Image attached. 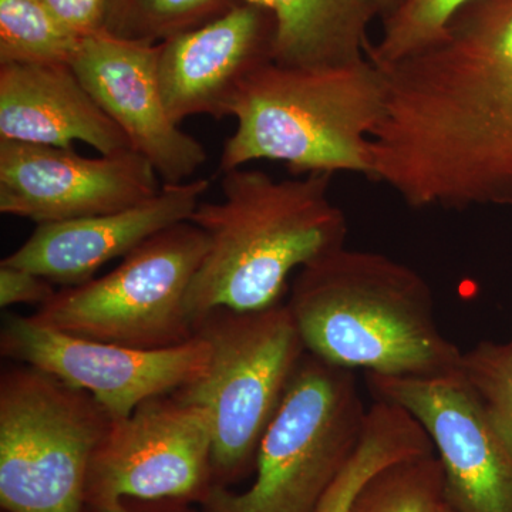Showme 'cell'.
<instances>
[{"instance_id": "obj_1", "label": "cell", "mask_w": 512, "mask_h": 512, "mask_svg": "<svg viewBox=\"0 0 512 512\" xmlns=\"http://www.w3.org/2000/svg\"><path fill=\"white\" fill-rule=\"evenodd\" d=\"M379 69L372 181L414 210L512 208V0H468Z\"/></svg>"}, {"instance_id": "obj_2", "label": "cell", "mask_w": 512, "mask_h": 512, "mask_svg": "<svg viewBox=\"0 0 512 512\" xmlns=\"http://www.w3.org/2000/svg\"><path fill=\"white\" fill-rule=\"evenodd\" d=\"M332 177L275 180L245 167L222 173V200L201 202L190 220L208 239L187 296L194 328L215 309L279 305L292 272L346 247L348 220L330 198Z\"/></svg>"}, {"instance_id": "obj_3", "label": "cell", "mask_w": 512, "mask_h": 512, "mask_svg": "<svg viewBox=\"0 0 512 512\" xmlns=\"http://www.w3.org/2000/svg\"><path fill=\"white\" fill-rule=\"evenodd\" d=\"M286 306L306 352L329 365L417 379L460 367L426 279L379 252L343 247L303 266Z\"/></svg>"}, {"instance_id": "obj_4", "label": "cell", "mask_w": 512, "mask_h": 512, "mask_svg": "<svg viewBox=\"0 0 512 512\" xmlns=\"http://www.w3.org/2000/svg\"><path fill=\"white\" fill-rule=\"evenodd\" d=\"M386 86L369 59L343 66L255 70L231 107L237 128L225 141L220 171L281 161L293 174L355 173L372 180V134Z\"/></svg>"}, {"instance_id": "obj_5", "label": "cell", "mask_w": 512, "mask_h": 512, "mask_svg": "<svg viewBox=\"0 0 512 512\" xmlns=\"http://www.w3.org/2000/svg\"><path fill=\"white\" fill-rule=\"evenodd\" d=\"M367 416L353 370L306 352L266 429L244 493L212 487L204 512H316L355 453Z\"/></svg>"}, {"instance_id": "obj_6", "label": "cell", "mask_w": 512, "mask_h": 512, "mask_svg": "<svg viewBox=\"0 0 512 512\" xmlns=\"http://www.w3.org/2000/svg\"><path fill=\"white\" fill-rule=\"evenodd\" d=\"M208 343L207 367L175 392L210 419L211 467L235 477L255 464L305 346L286 303L262 311L215 309L195 323Z\"/></svg>"}, {"instance_id": "obj_7", "label": "cell", "mask_w": 512, "mask_h": 512, "mask_svg": "<svg viewBox=\"0 0 512 512\" xmlns=\"http://www.w3.org/2000/svg\"><path fill=\"white\" fill-rule=\"evenodd\" d=\"M109 414L82 390L22 366L0 383V504L8 512H83Z\"/></svg>"}, {"instance_id": "obj_8", "label": "cell", "mask_w": 512, "mask_h": 512, "mask_svg": "<svg viewBox=\"0 0 512 512\" xmlns=\"http://www.w3.org/2000/svg\"><path fill=\"white\" fill-rule=\"evenodd\" d=\"M208 248L192 222L164 229L109 274L55 293L32 316L47 328L134 349H167L195 336L187 309Z\"/></svg>"}, {"instance_id": "obj_9", "label": "cell", "mask_w": 512, "mask_h": 512, "mask_svg": "<svg viewBox=\"0 0 512 512\" xmlns=\"http://www.w3.org/2000/svg\"><path fill=\"white\" fill-rule=\"evenodd\" d=\"M0 348L3 356L89 393L113 421L194 382L210 357L208 343L197 333L174 348L134 349L79 338L19 315L6 316Z\"/></svg>"}, {"instance_id": "obj_10", "label": "cell", "mask_w": 512, "mask_h": 512, "mask_svg": "<svg viewBox=\"0 0 512 512\" xmlns=\"http://www.w3.org/2000/svg\"><path fill=\"white\" fill-rule=\"evenodd\" d=\"M210 419L175 394L153 397L111 421L87 478L93 507L123 498L161 500L198 493L211 470Z\"/></svg>"}, {"instance_id": "obj_11", "label": "cell", "mask_w": 512, "mask_h": 512, "mask_svg": "<svg viewBox=\"0 0 512 512\" xmlns=\"http://www.w3.org/2000/svg\"><path fill=\"white\" fill-rule=\"evenodd\" d=\"M375 400L419 421L444 476L454 512H512V450L495 433L460 373L431 379L367 375Z\"/></svg>"}, {"instance_id": "obj_12", "label": "cell", "mask_w": 512, "mask_h": 512, "mask_svg": "<svg viewBox=\"0 0 512 512\" xmlns=\"http://www.w3.org/2000/svg\"><path fill=\"white\" fill-rule=\"evenodd\" d=\"M158 178L133 150L90 158L73 148L0 140V212L37 225L134 207L156 197Z\"/></svg>"}, {"instance_id": "obj_13", "label": "cell", "mask_w": 512, "mask_h": 512, "mask_svg": "<svg viewBox=\"0 0 512 512\" xmlns=\"http://www.w3.org/2000/svg\"><path fill=\"white\" fill-rule=\"evenodd\" d=\"M158 45L106 33L83 37L72 69L100 109L165 183H184L207 161L204 146L168 116L157 73Z\"/></svg>"}, {"instance_id": "obj_14", "label": "cell", "mask_w": 512, "mask_h": 512, "mask_svg": "<svg viewBox=\"0 0 512 512\" xmlns=\"http://www.w3.org/2000/svg\"><path fill=\"white\" fill-rule=\"evenodd\" d=\"M274 47V16L248 2L158 43V82L170 119L181 126L190 117L231 116L239 87L274 62Z\"/></svg>"}, {"instance_id": "obj_15", "label": "cell", "mask_w": 512, "mask_h": 512, "mask_svg": "<svg viewBox=\"0 0 512 512\" xmlns=\"http://www.w3.org/2000/svg\"><path fill=\"white\" fill-rule=\"evenodd\" d=\"M210 188L207 178L165 183L156 197L109 214L39 224L3 264L28 269L53 285H82L164 229L191 220Z\"/></svg>"}, {"instance_id": "obj_16", "label": "cell", "mask_w": 512, "mask_h": 512, "mask_svg": "<svg viewBox=\"0 0 512 512\" xmlns=\"http://www.w3.org/2000/svg\"><path fill=\"white\" fill-rule=\"evenodd\" d=\"M0 140L72 148L103 156L131 150L70 64H0Z\"/></svg>"}, {"instance_id": "obj_17", "label": "cell", "mask_w": 512, "mask_h": 512, "mask_svg": "<svg viewBox=\"0 0 512 512\" xmlns=\"http://www.w3.org/2000/svg\"><path fill=\"white\" fill-rule=\"evenodd\" d=\"M275 19L274 62L291 67L343 66L366 59L375 12L366 0H244Z\"/></svg>"}, {"instance_id": "obj_18", "label": "cell", "mask_w": 512, "mask_h": 512, "mask_svg": "<svg viewBox=\"0 0 512 512\" xmlns=\"http://www.w3.org/2000/svg\"><path fill=\"white\" fill-rule=\"evenodd\" d=\"M434 453L429 434L397 404L375 400L348 464L320 501L316 512H349L357 494L379 471L404 458Z\"/></svg>"}, {"instance_id": "obj_19", "label": "cell", "mask_w": 512, "mask_h": 512, "mask_svg": "<svg viewBox=\"0 0 512 512\" xmlns=\"http://www.w3.org/2000/svg\"><path fill=\"white\" fill-rule=\"evenodd\" d=\"M244 0H107L103 33L158 45L220 18Z\"/></svg>"}, {"instance_id": "obj_20", "label": "cell", "mask_w": 512, "mask_h": 512, "mask_svg": "<svg viewBox=\"0 0 512 512\" xmlns=\"http://www.w3.org/2000/svg\"><path fill=\"white\" fill-rule=\"evenodd\" d=\"M80 40L42 0H0V64H70Z\"/></svg>"}, {"instance_id": "obj_21", "label": "cell", "mask_w": 512, "mask_h": 512, "mask_svg": "<svg viewBox=\"0 0 512 512\" xmlns=\"http://www.w3.org/2000/svg\"><path fill=\"white\" fill-rule=\"evenodd\" d=\"M443 503V468L434 451L379 471L357 494L349 512H437Z\"/></svg>"}, {"instance_id": "obj_22", "label": "cell", "mask_w": 512, "mask_h": 512, "mask_svg": "<svg viewBox=\"0 0 512 512\" xmlns=\"http://www.w3.org/2000/svg\"><path fill=\"white\" fill-rule=\"evenodd\" d=\"M458 373L485 419L512 450V335L505 342L483 340L463 352Z\"/></svg>"}, {"instance_id": "obj_23", "label": "cell", "mask_w": 512, "mask_h": 512, "mask_svg": "<svg viewBox=\"0 0 512 512\" xmlns=\"http://www.w3.org/2000/svg\"><path fill=\"white\" fill-rule=\"evenodd\" d=\"M468 0H402L383 20L382 36L370 43L367 59L375 66L397 62L439 35L448 18Z\"/></svg>"}, {"instance_id": "obj_24", "label": "cell", "mask_w": 512, "mask_h": 512, "mask_svg": "<svg viewBox=\"0 0 512 512\" xmlns=\"http://www.w3.org/2000/svg\"><path fill=\"white\" fill-rule=\"evenodd\" d=\"M53 284L43 276L8 264H0V306L9 308L18 303L45 305L55 296Z\"/></svg>"}, {"instance_id": "obj_25", "label": "cell", "mask_w": 512, "mask_h": 512, "mask_svg": "<svg viewBox=\"0 0 512 512\" xmlns=\"http://www.w3.org/2000/svg\"><path fill=\"white\" fill-rule=\"evenodd\" d=\"M57 20L79 37L103 32L107 0H42Z\"/></svg>"}, {"instance_id": "obj_26", "label": "cell", "mask_w": 512, "mask_h": 512, "mask_svg": "<svg viewBox=\"0 0 512 512\" xmlns=\"http://www.w3.org/2000/svg\"><path fill=\"white\" fill-rule=\"evenodd\" d=\"M370 8L375 12L376 18L382 20L389 18L390 15L399 8L402 0H366Z\"/></svg>"}, {"instance_id": "obj_27", "label": "cell", "mask_w": 512, "mask_h": 512, "mask_svg": "<svg viewBox=\"0 0 512 512\" xmlns=\"http://www.w3.org/2000/svg\"><path fill=\"white\" fill-rule=\"evenodd\" d=\"M94 512H130L121 503L97 505L94 507Z\"/></svg>"}, {"instance_id": "obj_28", "label": "cell", "mask_w": 512, "mask_h": 512, "mask_svg": "<svg viewBox=\"0 0 512 512\" xmlns=\"http://www.w3.org/2000/svg\"><path fill=\"white\" fill-rule=\"evenodd\" d=\"M437 512H454V511L451 510V508L448 507V505L446 503H443L440 505V508H439V510H437Z\"/></svg>"}]
</instances>
